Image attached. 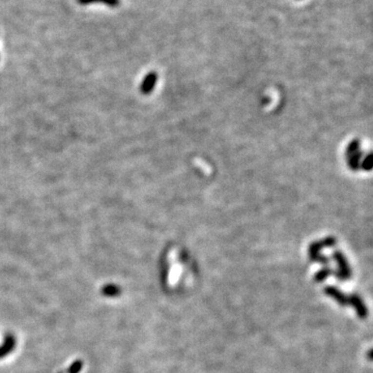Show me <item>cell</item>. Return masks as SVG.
Returning a JSON list of instances; mask_svg holds the SVG:
<instances>
[{
	"label": "cell",
	"instance_id": "cell-1",
	"mask_svg": "<svg viewBox=\"0 0 373 373\" xmlns=\"http://www.w3.org/2000/svg\"><path fill=\"white\" fill-rule=\"evenodd\" d=\"M334 258H335V260L338 263L339 270L337 272L334 271L333 275L338 280H341V281L350 279L351 276H352V271H351L350 265H348V263H347V261L345 259V257L340 252H335L334 253Z\"/></svg>",
	"mask_w": 373,
	"mask_h": 373
},
{
	"label": "cell",
	"instance_id": "cell-2",
	"mask_svg": "<svg viewBox=\"0 0 373 373\" xmlns=\"http://www.w3.org/2000/svg\"><path fill=\"white\" fill-rule=\"evenodd\" d=\"M348 305H352V307L354 309V311L356 312V314H358V316L361 319L367 318L368 309L359 294H353L351 295H348Z\"/></svg>",
	"mask_w": 373,
	"mask_h": 373
},
{
	"label": "cell",
	"instance_id": "cell-3",
	"mask_svg": "<svg viewBox=\"0 0 373 373\" xmlns=\"http://www.w3.org/2000/svg\"><path fill=\"white\" fill-rule=\"evenodd\" d=\"M325 294L335 300L339 305H341L343 307L348 306V296L340 290L338 287L333 286V285H329L325 289H323Z\"/></svg>",
	"mask_w": 373,
	"mask_h": 373
},
{
	"label": "cell",
	"instance_id": "cell-4",
	"mask_svg": "<svg viewBox=\"0 0 373 373\" xmlns=\"http://www.w3.org/2000/svg\"><path fill=\"white\" fill-rule=\"evenodd\" d=\"M77 2L81 5H86L90 3H103L110 7H116L120 3V0H77Z\"/></svg>",
	"mask_w": 373,
	"mask_h": 373
},
{
	"label": "cell",
	"instance_id": "cell-5",
	"mask_svg": "<svg viewBox=\"0 0 373 373\" xmlns=\"http://www.w3.org/2000/svg\"><path fill=\"white\" fill-rule=\"evenodd\" d=\"M334 274V271L332 270L331 268H323L321 270H319L316 274H315L314 277H313V280L315 282H317V283H320V282L325 281L328 277H330L331 275H333Z\"/></svg>",
	"mask_w": 373,
	"mask_h": 373
},
{
	"label": "cell",
	"instance_id": "cell-6",
	"mask_svg": "<svg viewBox=\"0 0 373 373\" xmlns=\"http://www.w3.org/2000/svg\"><path fill=\"white\" fill-rule=\"evenodd\" d=\"M156 81V75L155 74H149L148 76L145 78V80L143 81V84H142V91L143 93H148L149 90L152 89V87L154 86V83Z\"/></svg>",
	"mask_w": 373,
	"mask_h": 373
},
{
	"label": "cell",
	"instance_id": "cell-7",
	"mask_svg": "<svg viewBox=\"0 0 373 373\" xmlns=\"http://www.w3.org/2000/svg\"><path fill=\"white\" fill-rule=\"evenodd\" d=\"M371 353H372V350H370V351L368 352V358H369V360H371V359H372V356H371Z\"/></svg>",
	"mask_w": 373,
	"mask_h": 373
}]
</instances>
